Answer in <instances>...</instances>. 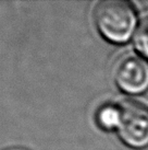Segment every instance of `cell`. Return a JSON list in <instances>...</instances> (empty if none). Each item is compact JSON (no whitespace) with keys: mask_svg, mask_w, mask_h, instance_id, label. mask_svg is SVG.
Listing matches in <instances>:
<instances>
[{"mask_svg":"<svg viewBox=\"0 0 148 150\" xmlns=\"http://www.w3.org/2000/svg\"><path fill=\"white\" fill-rule=\"evenodd\" d=\"M94 20L99 33L115 44L126 42L136 24V12L132 4L124 0H105L97 4Z\"/></svg>","mask_w":148,"mask_h":150,"instance_id":"1","label":"cell"},{"mask_svg":"<svg viewBox=\"0 0 148 150\" xmlns=\"http://www.w3.org/2000/svg\"><path fill=\"white\" fill-rule=\"evenodd\" d=\"M114 79L122 91L143 93L148 89V63L136 55L125 56L115 66Z\"/></svg>","mask_w":148,"mask_h":150,"instance_id":"3","label":"cell"},{"mask_svg":"<svg viewBox=\"0 0 148 150\" xmlns=\"http://www.w3.org/2000/svg\"><path fill=\"white\" fill-rule=\"evenodd\" d=\"M134 44L136 50L148 59V17L142 20L136 30Z\"/></svg>","mask_w":148,"mask_h":150,"instance_id":"5","label":"cell"},{"mask_svg":"<svg viewBox=\"0 0 148 150\" xmlns=\"http://www.w3.org/2000/svg\"><path fill=\"white\" fill-rule=\"evenodd\" d=\"M96 120L98 125L106 130L117 128L118 123V105L105 104L97 111Z\"/></svg>","mask_w":148,"mask_h":150,"instance_id":"4","label":"cell"},{"mask_svg":"<svg viewBox=\"0 0 148 150\" xmlns=\"http://www.w3.org/2000/svg\"><path fill=\"white\" fill-rule=\"evenodd\" d=\"M117 130L128 146L142 149L148 146V106L136 100L118 103Z\"/></svg>","mask_w":148,"mask_h":150,"instance_id":"2","label":"cell"}]
</instances>
